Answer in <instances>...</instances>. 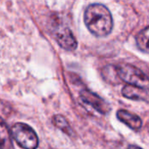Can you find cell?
<instances>
[{"label":"cell","mask_w":149,"mask_h":149,"mask_svg":"<svg viewBox=\"0 0 149 149\" xmlns=\"http://www.w3.org/2000/svg\"><path fill=\"white\" fill-rule=\"evenodd\" d=\"M84 21L89 31L96 37H106L113 31L112 14L109 9L102 3L89 4L84 13Z\"/></svg>","instance_id":"cell-1"},{"label":"cell","mask_w":149,"mask_h":149,"mask_svg":"<svg viewBox=\"0 0 149 149\" xmlns=\"http://www.w3.org/2000/svg\"><path fill=\"white\" fill-rule=\"evenodd\" d=\"M119 79L122 81L145 91L149 90V78L139 68L131 64H120L116 66Z\"/></svg>","instance_id":"cell-2"},{"label":"cell","mask_w":149,"mask_h":149,"mask_svg":"<svg viewBox=\"0 0 149 149\" xmlns=\"http://www.w3.org/2000/svg\"><path fill=\"white\" fill-rule=\"evenodd\" d=\"M10 134L16 143L24 149H37L38 138L29 125L22 122L16 123L10 128Z\"/></svg>","instance_id":"cell-3"},{"label":"cell","mask_w":149,"mask_h":149,"mask_svg":"<svg viewBox=\"0 0 149 149\" xmlns=\"http://www.w3.org/2000/svg\"><path fill=\"white\" fill-rule=\"evenodd\" d=\"M51 32L61 48L66 51H74L77 48L78 43L72 31L64 24L54 22Z\"/></svg>","instance_id":"cell-4"},{"label":"cell","mask_w":149,"mask_h":149,"mask_svg":"<svg viewBox=\"0 0 149 149\" xmlns=\"http://www.w3.org/2000/svg\"><path fill=\"white\" fill-rule=\"evenodd\" d=\"M79 97L84 103L91 106L101 114H107L111 110L110 105L105 100L87 89L81 90L79 93Z\"/></svg>","instance_id":"cell-5"},{"label":"cell","mask_w":149,"mask_h":149,"mask_svg":"<svg viewBox=\"0 0 149 149\" xmlns=\"http://www.w3.org/2000/svg\"><path fill=\"white\" fill-rule=\"evenodd\" d=\"M117 118L120 121L127 125L129 128L135 132H139L142 127L141 119L135 113H133L127 110L120 109L117 112Z\"/></svg>","instance_id":"cell-6"},{"label":"cell","mask_w":149,"mask_h":149,"mask_svg":"<svg viewBox=\"0 0 149 149\" xmlns=\"http://www.w3.org/2000/svg\"><path fill=\"white\" fill-rule=\"evenodd\" d=\"M121 93L125 98L133 100H146L147 98L145 90L129 85H127L122 88Z\"/></svg>","instance_id":"cell-7"},{"label":"cell","mask_w":149,"mask_h":149,"mask_svg":"<svg viewBox=\"0 0 149 149\" xmlns=\"http://www.w3.org/2000/svg\"><path fill=\"white\" fill-rule=\"evenodd\" d=\"M135 41L136 45L141 52L149 54V25L137 34Z\"/></svg>","instance_id":"cell-8"},{"label":"cell","mask_w":149,"mask_h":149,"mask_svg":"<svg viewBox=\"0 0 149 149\" xmlns=\"http://www.w3.org/2000/svg\"><path fill=\"white\" fill-rule=\"evenodd\" d=\"M52 123L57 128H58L59 130H61L62 132H64L67 135L72 136L74 134L73 130L72 129V127H70L68 121L66 120V119L64 116L59 115V114L54 115L53 118H52Z\"/></svg>","instance_id":"cell-9"},{"label":"cell","mask_w":149,"mask_h":149,"mask_svg":"<svg viewBox=\"0 0 149 149\" xmlns=\"http://www.w3.org/2000/svg\"><path fill=\"white\" fill-rule=\"evenodd\" d=\"M127 149H142L141 148H140V147H137V146H130L129 148Z\"/></svg>","instance_id":"cell-10"}]
</instances>
